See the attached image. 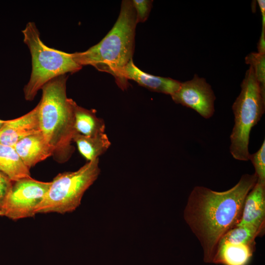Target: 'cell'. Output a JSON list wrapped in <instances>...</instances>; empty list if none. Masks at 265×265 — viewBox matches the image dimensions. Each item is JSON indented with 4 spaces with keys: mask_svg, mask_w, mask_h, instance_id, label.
Listing matches in <instances>:
<instances>
[{
    "mask_svg": "<svg viewBox=\"0 0 265 265\" xmlns=\"http://www.w3.org/2000/svg\"><path fill=\"white\" fill-rule=\"evenodd\" d=\"M257 180L255 173L245 174L226 191L202 186L192 190L184 218L202 246L205 263H212L221 238L239 222L245 198Z\"/></svg>",
    "mask_w": 265,
    "mask_h": 265,
    "instance_id": "cell-1",
    "label": "cell"
},
{
    "mask_svg": "<svg viewBox=\"0 0 265 265\" xmlns=\"http://www.w3.org/2000/svg\"><path fill=\"white\" fill-rule=\"evenodd\" d=\"M137 24L132 1L122 0L118 17L110 30L86 51L73 53L74 60L81 66L90 65L112 75L118 86L126 89L129 85L122 80L121 72L132 59Z\"/></svg>",
    "mask_w": 265,
    "mask_h": 265,
    "instance_id": "cell-2",
    "label": "cell"
},
{
    "mask_svg": "<svg viewBox=\"0 0 265 265\" xmlns=\"http://www.w3.org/2000/svg\"><path fill=\"white\" fill-rule=\"evenodd\" d=\"M68 76L65 74L51 80L41 88L39 106L41 132L52 148L59 162L67 161L74 151L71 145L77 133L74 127L75 101L66 94Z\"/></svg>",
    "mask_w": 265,
    "mask_h": 265,
    "instance_id": "cell-3",
    "label": "cell"
},
{
    "mask_svg": "<svg viewBox=\"0 0 265 265\" xmlns=\"http://www.w3.org/2000/svg\"><path fill=\"white\" fill-rule=\"evenodd\" d=\"M22 32L24 42L29 50L32 60L30 77L24 88L26 101H32L38 92L51 80L81 69L82 66L75 61L73 53H67L46 45L40 38V33L35 23H27Z\"/></svg>",
    "mask_w": 265,
    "mask_h": 265,
    "instance_id": "cell-4",
    "label": "cell"
},
{
    "mask_svg": "<svg viewBox=\"0 0 265 265\" xmlns=\"http://www.w3.org/2000/svg\"><path fill=\"white\" fill-rule=\"evenodd\" d=\"M240 86V93L232 106L235 124L230 135V151L235 159L247 161L250 157V133L265 112V99L251 66L246 71Z\"/></svg>",
    "mask_w": 265,
    "mask_h": 265,
    "instance_id": "cell-5",
    "label": "cell"
},
{
    "mask_svg": "<svg viewBox=\"0 0 265 265\" xmlns=\"http://www.w3.org/2000/svg\"><path fill=\"white\" fill-rule=\"evenodd\" d=\"M99 159L88 161L78 170L59 173L51 185L35 213L74 211L80 204L83 195L98 178Z\"/></svg>",
    "mask_w": 265,
    "mask_h": 265,
    "instance_id": "cell-6",
    "label": "cell"
},
{
    "mask_svg": "<svg viewBox=\"0 0 265 265\" xmlns=\"http://www.w3.org/2000/svg\"><path fill=\"white\" fill-rule=\"evenodd\" d=\"M50 185L51 182L39 181L31 177L13 182L0 207V217L15 220L34 216Z\"/></svg>",
    "mask_w": 265,
    "mask_h": 265,
    "instance_id": "cell-7",
    "label": "cell"
},
{
    "mask_svg": "<svg viewBox=\"0 0 265 265\" xmlns=\"http://www.w3.org/2000/svg\"><path fill=\"white\" fill-rule=\"evenodd\" d=\"M171 97L175 103L193 109L204 118L209 119L214 113V92L205 79L197 74L191 80L181 82Z\"/></svg>",
    "mask_w": 265,
    "mask_h": 265,
    "instance_id": "cell-8",
    "label": "cell"
},
{
    "mask_svg": "<svg viewBox=\"0 0 265 265\" xmlns=\"http://www.w3.org/2000/svg\"><path fill=\"white\" fill-rule=\"evenodd\" d=\"M38 104L31 111L16 119L5 120L0 129V143L14 146L24 137L41 132Z\"/></svg>",
    "mask_w": 265,
    "mask_h": 265,
    "instance_id": "cell-9",
    "label": "cell"
},
{
    "mask_svg": "<svg viewBox=\"0 0 265 265\" xmlns=\"http://www.w3.org/2000/svg\"><path fill=\"white\" fill-rule=\"evenodd\" d=\"M123 81L129 85L128 80H132L139 85L156 92L171 96L179 88L181 82L170 78L156 76L138 68L132 59L121 72Z\"/></svg>",
    "mask_w": 265,
    "mask_h": 265,
    "instance_id": "cell-10",
    "label": "cell"
},
{
    "mask_svg": "<svg viewBox=\"0 0 265 265\" xmlns=\"http://www.w3.org/2000/svg\"><path fill=\"white\" fill-rule=\"evenodd\" d=\"M265 220V184L257 182L247 195L239 222L236 226L254 227L261 232Z\"/></svg>",
    "mask_w": 265,
    "mask_h": 265,
    "instance_id": "cell-11",
    "label": "cell"
},
{
    "mask_svg": "<svg viewBox=\"0 0 265 265\" xmlns=\"http://www.w3.org/2000/svg\"><path fill=\"white\" fill-rule=\"evenodd\" d=\"M13 147L29 169L53 155L52 148L41 132L24 137Z\"/></svg>",
    "mask_w": 265,
    "mask_h": 265,
    "instance_id": "cell-12",
    "label": "cell"
},
{
    "mask_svg": "<svg viewBox=\"0 0 265 265\" xmlns=\"http://www.w3.org/2000/svg\"><path fill=\"white\" fill-rule=\"evenodd\" d=\"M74 127L77 133L85 136H95L105 132V121L96 115L94 109H88L74 106Z\"/></svg>",
    "mask_w": 265,
    "mask_h": 265,
    "instance_id": "cell-13",
    "label": "cell"
},
{
    "mask_svg": "<svg viewBox=\"0 0 265 265\" xmlns=\"http://www.w3.org/2000/svg\"><path fill=\"white\" fill-rule=\"evenodd\" d=\"M0 172L12 182L30 177L29 169L25 164L13 146L0 143Z\"/></svg>",
    "mask_w": 265,
    "mask_h": 265,
    "instance_id": "cell-14",
    "label": "cell"
},
{
    "mask_svg": "<svg viewBox=\"0 0 265 265\" xmlns=\"http://www.w3.org/2000/svg\"><path fill=\"white\" fill-rule=\"evenodd\" d=\"M252 253V245L221 243L218 246L212 263L246 265Z\"/></svg>",
    "mask_w": 265,
    "mask_h": 265,
    "instance_id": "cell-15",
    "label": "cell"
},
{
    "mask_svg": "<svg viewBox=\"0 0 265 265\" xmlns=\"http://www.w3.org/2000/svg\"><path fill=\"white\" fill-rule=\"evenodd\" d=\"M73 141L77 146L80 154L88 161L99 159L111 145V142L105 132L95 136H85L76 133Z\"/></svg>",
    "mask_w": 265,
    "mask_h": 265,
    "instance_id": "cell-16",
    "label": "cell"
},
{
    "mask_svg": "<svg viewBox=\"0 0 265 265\" xmlns=\"http://www.w3.org/2000/svg\"><path fill=\"white\" fill-rule=\"evenodd\" d=\"M260 232V230L253 227L236 226L224 235L219 244L231 243L252 245L255 238Z\"/></svg>",
    "mask_w": 265,
    "mask_h": 265,
    "instance_id": "cell-17",
    "label": "cell"
},
{
    "mask_svg": "<svg viewBox=\"0 0 265 265\" xmlns=\"http://www.w3.org/2000/svg\"><path fill=\"white\" fill-rule=\"evenodd\" d=\"M245 62L253 67L262 95L265 99V54L251 53L246 56Z\"/></svg>",
    "mask_w": 265,
    "mask_h": 265,
    "instance_id": "cell-18",
    "label": "cell"
},
{
    "mask_svg": "<svg viewBox=\"0 0 265 265\" xmlns=\"http://www.w3.org/2000/svg\"><path fill=\"white\" fill-rule=\"evenodd\" d=\"M249 159L254 167L257 181L265 184V140L256 153L250 154Z\"/></svg>",
    "mask_w": 265,
    "mask_h": 265,
    "instance_id": "cell-19",
    "label": "cell"
},
{
    "mask_svg": "<svg viewBox=\"0 0 265 265\" xmlns=\"http://www.w3.org/2000/svg\"><path fill=\"white\" fill-rule=\"evenodd\" d=\"M137 23H143L148 19L152 7L153 0H133Z\"/></svg>",
    "mask_w": 265,
    "mask_h": 265,
    "instance_id": "cell-20",
    "label": "cell"
},
{
    "mask_svg": "<svg viewBox=\"0 0 265 265\" xmlns=\"http://www.w3.org/2000/svg\"><path fill=\"white\" fill-rule=\"evenodd\" d=\"M13 182L0 172V207L10 191Z\"/></svg>",
    "mask_w": 265,
    "mask_h": 265,
    "instance_id": "cell-21",
    "label": "cell"
},
{
    "mask_svg": "<svg viewBox=\"0 0 265 265\" xmlns=\"http://www.w3.org/2000/svg\"><path fill=\"white\" fill-rule=\"evenodd\" d=\"M257 1L261 10L262 15V29L261 33H265V0H258Z\"/></svg>",
    "mask_w": 265,
    "mask_h": 265,
    "instance_id": "cell-22",
    "label": "cell"
},
{
    "mask_svg": "<svg viewBox=\"0 0 265 265\" xmlns=\"http://www.w3.org/2000/svg\"><path fill=\"white\" fill-rule=\"evenodd\" d=\"M5 122V120L0 119V129L2 127Z\"/></svg>",
    "mask_w": 265,
    "mask_h": 265,
    "instance_id": "cell-23",
    "label": "cell"
}]
</instances>
